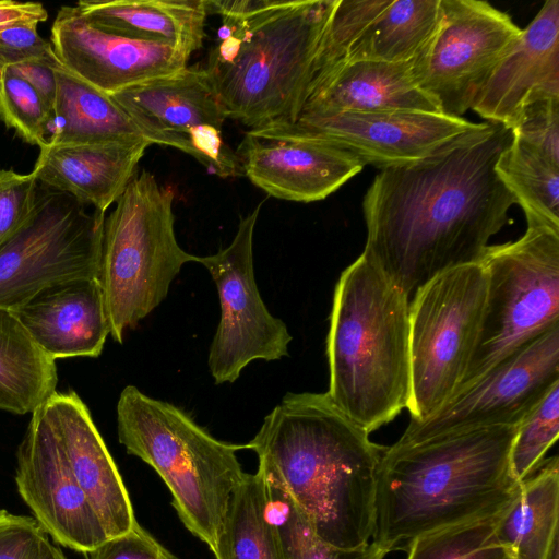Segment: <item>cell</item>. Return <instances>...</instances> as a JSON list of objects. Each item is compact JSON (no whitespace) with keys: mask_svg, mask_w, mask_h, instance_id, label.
Instances as JSON below:
<instances>
[{"mask_svg":"<svg viewBox=\"0 0 559 559\" xmlns=\"http://www.w3.org/2000/svg\"><path fill=\"white\" fill-rule=\"evenodd\" d=\"M439 3L440 0H391L355 41L346 62L415 61L437 29Z\"/></svg>","mask_w":559,"mask_h":559,"instance_id":"obj_29","label":"cell"},{"mask_svg":"<svg viewBox=\"0 0 559 559\" xmlns=\"http://www.w3.org/2000/svg\"><path fill=\"white\" fill-rule=\"evenodd\" d=\"M174 200L171 187L142 170L105 218L97 278L118 343L165 299L183 264L199 262L176 239Z\"/></svg>","mask_w":559,"mask_h":559,"instance_id":"obj_7","label":"cell"},{"mask_svg":"<svg viewBox=\"0 0 559 559\" xmlns=\"http://www.w3.org/2000/svg\"><path fill=\"white\" fill-rule=\"evenodd\" d=\"M521 32L489 2L440 0L437 29L413 61L415 79L442 114L462 117Z\"/></svg>","mask_w":559,"mask_h":559,"instance_id":"obj_12","label":"cell"},{"mask_svg":"<svg viewBox=\"0 0 559 559\" xmlns=\"http://www.w3.org/2000/svg\"><path fill=\"white\" fill-rule=\"evenodd\" d=\"M480 263L487 275L484 316L457 392L559 324V229L527 225L518 240L489 246Z\"/></svg>","mask_w":559,"mask_h":559,"instance_id":"obj_8","label":"cell"},{"mask_svg":"<svg viewBox=\"0 0 559 559\" xmlns=\"http://www.w3.org/2000/svg\"><path fill=\"white\" fill-rule=\"evenodd\" d=\"M486 290V271L475 263L442 272L411 299L412 420L428 418L457 392L478 342Z\"/></svg>","mask_w":559,"mask_h":559,"instance_id":"obj_9","label":"cell"},{"mask_svg":"<svg viewBox=\"0 0 559 559\" xmlns=\"http://www.w3.org/2000/svg\"><path fill=\"white\" fill-rule=\"evenodd\" d=\"M98 29L175 47L190 56L203 44L206 0H83L75 5Z\"/></svg>","mask_w":559,"mask_h":559,"instance_id":"obj_24","label":"cell"},{"mask_svg":"<svg viewBox=\"0 0 559 559\" xmlns=\"http://www.w3.org/2000/svg\"><path fill=\"white\" fill-rule=\"evenodd\" d=\"M57 380L56 360L12 311L0 308V409L32 414L56 392Z\"/></svg>","mask_w":559,"mask_h":559,"instance_id":"obj_27","label":"cell"},{"mask_svg":"<svg viewBox=\"0 0 559 559\" xmlns=\"http://www.w3.org/2000/svg\"><path fill=\"white\" fill-rule=\"evenodd\" d=\"M550 98H559V0L545 1L493 68L471 109L512 130L526 107Z\"/></svg>","mask_w":559,"mask_h":559,"instance_id":"obj_19","label":"cell"},{"mask_svg":"<svg viewBox=\"0 0 559 559\" xmlns=\"http://www.w3.org/2000/svg\"><path fill=\"white\" fill-rule=\"evenodd\" d=\"M385 110L441 112L437 102L418 85L413 61L346 62L307 98L298 117Z\"/></svg>","mask_w":559,"mask_h":559,"instance_id":"obj_23","label":"cell"},{"mask_svg":"<svg viewBox=\"0 0 559 559\" xmlns=\"http://www.w3.org/2000/svg\"><path fill=\"white\" fill-rule=\"evenodd\" d=\"M559 383V324L522 345L424 420H409L395 445L496 426H518Z\"/></svg>","mask_w":559,"mask_h":559,"instance_id":"obj_11","label":"cell"},{"mask_svg":"<svg viewBox=\"0 0 559 559\" xmlns=\"http://www.w3.org/2000/svg\"><path fill=\"white\" fill-rule=\"evenodd\" d=\"M57 100L48 146L91 145L144 139L111 95L55 68Z\"/></svg>","mask_w":559,"mask_h":559,"instance_id":"obj_25","label":"cell"},{"mask_svg":"<svg viewBox=\"0 0 559 559\" xmlns=\"http://www.w3.org/2000/svg\"><path fill=\"white\" fill-rule=\"evenodd\" d=\"M512 134L559 165V98L526 107Z\"/></svg>","mask_w":559,"mask_h":559,"instance_id":"obj_38","label":"cell"},{"mask_svg":"<svg viewBox=\"0 0 559 559\" xmlns=\"http://www.w3.org/2000/svg\"><path fill=\"white\" fill-rule=\"evenodd\" d=\"M518 426L386 447L371 542L385 552L406 550L416 537L501 512L521 485L509 465Z\"/></svg>","mask_w":559,"mask_h":559,"instance_id":"obj_3","label":"cell"},{"mask_svg":"<svg viewBox=\"0 0 559 559\" xmlns=\"http://www.w3.org/2000/svg\"><path fill=\"white\" fill-rule=\"evenodd\" d=\"M479 124L442 112L385 110L301 115L260 128L325 140L384 168L420 159Z\"/></svg>","mask_w":559,"mask_h":559,"instance_id":"obj_16","label":"cell"},{"mask_svg":"<svg viewBox=\"0 0 559 559\" xmlns=\"http://www.w3.org/2000/svg\"><path fill=\"white\" fill-rule=\"evenodd\" d=\"M38 62L61 67L50 41L37 32V24H24L0 33V72L11 66Z\"/></svg>","mask_w":559,"mask_h":559,"instance_id":"obj_39","label":"cell"},{"mask_svg":"<svg viewBox=\"0 0 559 559\" xmlns=\"http://www.w3.org/2000/svg\"><path fill=\"white\" fill-rule=\"evenodd\" d=\"M501 512L416 537L406 549V559H506L496 536Z\"/></svg>","mask_w":559,"mask_h":559,"instance_id":"obj_33","label":"cell"},{"mask_svg":"<svg viewBox=\"0 0 559 559\" xmlns=\"http://www.w3.org/2000/svg\"><path fill=\"white\" fill-rule=\"evenodd\" d=\"M213 554L216 559H285L261 471L245 473L234 488Z\"/></svg>","mask_w":559,"mask_h":559,"instance_id":"obj_28","label":"cell"},{"mask_svg":"<svg viewBox=\"0 0 559 559\" xmlns=\"http://www.w3.org/2000/svg\"><path fill=\"white\" fill-rule=\"evenodd\" d=\"M43 408L107 535L132 530L138 521L129 492L87 406L73 391H56Z\"/></svg>","mask_w":559,"mask_h":559,"instance_id":"obj_20","label":"cell"},{"mask_svg":"<svg viewBox=\"0 0 559 559\" xmlns=\"http://www.w3.org/2000/svg\"><path fill=\"white\" fill-rule=\"evenodd\" d=\"M325 543H370L378 471L386 447L348 418L326 393H287L246 444Z\"/></svg>","mask_w":559,"mask_h":559,"instance_id":"obj_2","label":"cell"},{"mask_svg":"<svg viewBox=\"0 0 559 559\" xmlns=\"http://www.w3.org/2000/svg\"><path fill=\"white\" fill-rule=\"evenodd\" d=\"M264 478L271 514L278 528L285 559H384L388 552L372 542L352 549L323 542L290 497L276 483Z\"/></svg>","mask_w":559,"mask_h":559,"instance_id":"obj_32","label":"cell"},{"mask_svg":"<svg viewBox=\"0 0 559 559\" xmlns=\"http://www.w3.org/2000/svg\"><path fill=\"white\" fill-rule=\"evenodd\" d=\"M496 170L522 207L527 225L559 229V165L512 134Z\"/></svg>","mask_w":559,"mask_h":559,"instance_id":"obj_30","label":"cell"},{"mask_svg":"<svg viewBox=\"0 0 559 559\" xmlns=\"http://www.w3.org/2000/svg\"><path fill=\"white\" fill-rule=\"evenodd\" d=\"M506 559H510V558L508 557V555H507Z\"/></svg>","mask_w":559,"mask_h":559,"instance_id":"obj_44","label":"cell"},{"mask_svg":"<svg viewBox=\"0 0 559 559\" xmlns=\"http://www.w3.org/2000/svg\"><path fill=\"white\" fill-rule=\"evenodd\" d=\"M151 145L145 139L91 145L47 146L40 150L33 174L52 190L72 195L106 212L136 175Z\"/></svg>","mask_w":559,"mask_h":559,"instance_id":"obj_22","label":"cell"},{"mask_svg":"<svg viewBox=\"0 0 559 559\" xmlns=\"http://www.w3.org/2000/svg\"><path fill=\"white\" fill-rule=\"evenodd\" d=\"M50 43L67 70L109 95L173 75L189 60L168 45L103 32L90 24L75 5L59 9Z\"/></svg>","mask_w":559,"mask_h":559,"instance_id":"obj_18","label":"cell"},{"mask_svg":"<svg viewBox=\"0 0 559 559\" xmlns=\"http://www.w3.org/2000/svg\"><path fill=\"white\" fill-rule=\"evenodd\" d=\"M86 559H178L139 523L129 532L107 538Z\"/></svg>","mask_w":559,"mask_h":559,"instance_id":"obj_40","label":"cell"},{"mask_svg":"<svg viewBox=\"0 0 559 559\" xmlns=\"http://www.w3.org/2000/svg\"><path fill=\"white\" fill-rule=\"evenodd\" d=\"M10 68L26 80L38 93L52 126L57 100V79L55 68L38 62L22 63L11 66Z\"/></svg>","mask_w":559,"mask_h":559,"instance_id":"obj_41","label":"cell"},{"mask_svg":"<svg viewBox=\"0 0 559 559\" xmlns=\"http://www.w3.org/2000/svg\"><path fill=\"white\" fill-rule=\"evenodd\" d=\"M511 140V129L480 122L374 177L362 201V253L411 299L442 272L480 263L491 237L510 223L516 200L496 166Z\"/></svg>","mask_w":559,"mask_h":559,"instance_id":"obj_1","label":"cell"},{"mask_svg":"<svg viewBox=\"0 0 559 559\" xmlns=\"http://www.w3.org/2000/svg\"><path fill=\"white\" fill-rule=\"evenodd\" d=\"M0 120L27 143L45 148L51 121L35 88L10 67L0 72Z\"/></svg>","mask_w":559,"mask_h":559,"instance_id":"obj_35","label":"cell"},{"mask_svg":"<svg viewBox=\"0 0 559 559\" xmlns=\"http://www.w3.org/2000/svg\"><path fill=\"white\" fill-rule=\"evenodd\" d=\"M12 312L38 347L55 360L98 357L110 334L97 277L47 287Z\"/></svg>","mask_w":559,"mask_h":559,"instance_id":"obj_21","label":"cell"},{"mask_svg":"<svg viewBox=\"0 0 559 559\" xmlns=\"http://www.w3.org/2000/svg\"><path fill=\"white\" fill-rule=\"evenodd\" d=\"M0 559H67L35 518L0 510Z\"/></svg>","mask_w":559,"mask_h":559,"instance_id":"obj_36","label":"cell"},{"mask_svg":"<svg viewBox=\"0 0 559 559\" xmlns=\"http://www.w3.org/2000/svg\"><path fill=\"white\" fill-rule=\"evenodd\" d=\"M235 152L254 186L271 197L306 203L325 199L365 166L334 143L269 128L250 129Z\"/></svg>","mask_w":559,"mask_h":559,"instance_id":"obj_17","label":"cell"},{"mask_svg":"<svg viewBox=\"0 0 559 559\" xmlns=\"http://www.w3.org/2000/svg\"><path fill=\"white\" fill-rule=\"evenodd\" d=\"M151 144L178 148L222 178L243 175L223 139L226 120L204 67L191 66L111 95Z\"/></svg>","mask_w":559,"mask_h":559,"instance_id":"obj_14","label":"cell"},{"mask_svg":"<svg viewBox=\"0 0 559 559\" xmlns=\"http://www.w3.org/2000/svg\"><path fill=\"white\" fill-rule=\"evenodd\" d=\"M105 218L39 183L34 214L0 246V308L12 311L47 287L97 277Z\"/></svg>","mask_w":559,"mask_h":559,"instance_id":"obj_10","label":"cell"},{"mask_svg":"<svg viewBox=\"0 0 559 559\" xmlns=\"http://www.w3.org/2000/svg\"><path fill=\"white\" fill-rule=\"evenodd\" d=\"M559 433V383L519 424L509 455L512 477L522 483L534 474Z\"/></svg>","mask_w":559,"mask_h":559,"instance_id":"obj_34","label":"cell"},{"mask_svg":"<svg viewBox=\"0 0 559 559\" xmlns=\"http://www.w3.org/2000/svg\"><path fill=\"white\" fill-rule=\"evenodd\" d=\"M335 2L206 0L222 23L204 69L226 119L250 129L297 119Z\"/></svg>","mask_w":559,"mask_h":559,"instance_id":"obj_4","label":"cell"},{"mask_svg":"<svg viewBox=\"0 0 559 559\" xmlns=\"http://www.w3.org/2000/svg\"><path fill=\"white\" fill-rule=\"evenodd\" d=\"M558 545H559V534H557L554 537L544 559H559V546Z\"/></svg>","mask_w":559,"mask_h":559,"instance_id":"obj_43","label":"cell"},{"mask_svg":"<svg viewBox=\"0 0 559 559\" xmlns=\"http://www.w3.org/2000/svg\"><path fill=\"white\" fill-rule=\"evenodd\" d=\"M15 483L36 521L62 546L87 554L109 538L74 477L43 405L32 413L17 448Z\"/></svg>","mask_w":559,"mask_h":559,"instance_id":"obj_15","label":"cell"},{"mask_svg":"<svg viewBox=\"0 0 559 559\" xmlns=\"http://www.w3.org/2000/svg\"><path fill=\"white\" fill-rule=\"evenodd\" d=\"M409 304L364 253L335 285L326 336V394L369 433L407 408Z\"/></svg>","mask_w":559,"mask_h":559,"instance_id":"obj_5","label":"cell"},{"mask_svg":"<svg viewBox=\"0 0 559 559\" xmlns=\"http://www.w3.org/2000/svg\"><path fill=\"white\" fill-rule=\"evenodd\" d=\"M118 440L159 475L185 527L214 550L246 444L217 440L181 408L126 386L117 403Z\"/></svg>","mask_w":559,"mask_h":559,"instance_id":"obj_6","label":"cell"},{"mask_svg":"<svg viewBox=\"0 0 559 559\" xmlns=\"http://www.w3.org/2000/svg\"><path fill=\"white\" fill-rule=\"evenodd\" d=\"M559 462L554 456L521 483L499 514L496 536L510 559H544L559 534Z\"/></svg>","mask_w":559,"mask_h":559,"instance_id":"obj_26","label":"cell"},{"mask_svg":"<svg viewBox=\"0 0 559 559\" xmlns=\"http://www.w3.org/2000/svg\"><path fill=\"white\" fill-rule=\"evenodd\" d=\"M48 13L38 2L0 1V33L24 24H37L46 21Z\"/></svg>","mask_w":559,"mask_h":559,"instance_id":"obj_42","label":"cell"},{"mask_svg":"<svg viewBox=\"0 0 559 559\" xmlns=\"http://www.w3.org/2000/svg\"><path fill=\"white\" fill-rule=\"evenodd\" d=\"M390 2L391 0H336L319 43L305 102L346 62L355 41Z\"/></svg>","mask_w":559,"mask_h":559,"instance_id":"obj_31","label":"cell"},{"mask_svg":"<svg viewBox=\"0 0 559 559\" xmlns=\"http://www.w3.org/2000/svg\"><path fill=\"white\" fill-rule=\"evenodd\" d=\"M261 205L242 217L228 247L199 257L216 285L221 305L207 358L216 384L235 382L253 360L273 361L288 355L292 335L267 310L254 278L253 233Z\"/></svg>","mask_w":559,"mask_h":559,"instance_id":"obj_13","label":"cell"},{"mask_svg":"<svg viewBox=\"0 0 559 559\" xmlns=\"http://www.w3.org/2000/svg\"><path fill=\"white\" fill-rule=\"evenodd\" d=\"M38 186L33 173L24 175L0 168V246L34 214Z\"/></svg>","mask_w":559,"mask_h":559,"instance_id":"obj_37","label":"cell"}]
</instances>
